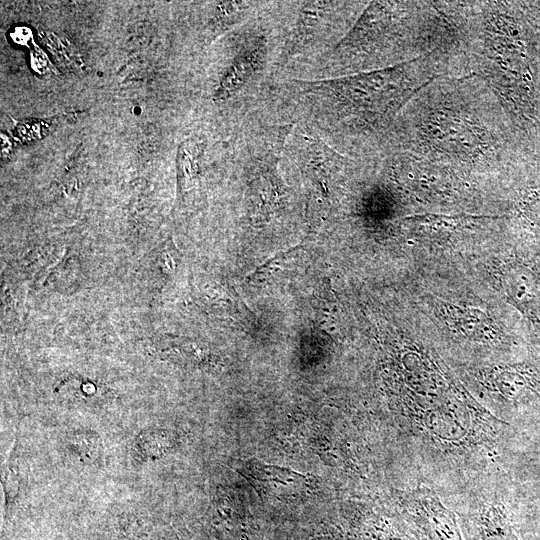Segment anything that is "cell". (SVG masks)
Segmentation results:
<instances>
[{
    "label": "cell",
    "mask_w": 540,
    "mask_h": 540,
    "mask_svg": "<svg viewBox=\"0 0 540 540\" xmlns=\"http://www.w3.org/2000/svg\"><path fill=\"white\" fill-rule=\"evenodd\" d=\"M262 57L263 48L260 43L245 49L225 72L215 92L214 99L223 101L240 90L260 66Z\"/></svg>",
    "instance_id": "10"
},
{
    "label": "cell",
    "mask_w": 540,
    "mask_h": 540,
    "mask_svg": "<svg viewBox=\"0 0 540 540\" xmlns=\"http://www.w3.org/2000/svg\"><path fill=\"white\" fill-rule=\"evenodd\" d=\"M503 287L510 302L540 328V270L536 265L515 261L503 273Z\"/></svg>",
    "instance_id": "7"
},
{
    "label": "cell",
    "mask_w": 540,
    "mask_h": 540,
    "mask_svg": "<svg viewBox=\"0 0 540 540\" xmlns=\"http://www.w3.org/2000/svg\"><path fill=\"white\" fill-rule=\"evenodd\" d=\"M311 540H327V538H326V537H322V538L315 537V538H313V539H311Z\"/></svg>",
    "instance_id": "16"
},
{
    "label": "cell",
    "mask_w": 540,
    "mask_h": 540,
    "mask_svg": "<svg viewBox=\"0 0 540 540\" xmlns=\"http://www.w3.org/2000/svg\"><path fill=\"white\" fill-rule=\"evenodd\" d=\"M420 13L421 1L371 2L334 52L356 65L379 57L391 66L419 58Z\"/></svg>",
    "instance_id": "4"
},
{
    "label": "cell",
    "mask_w": 540,
    "mask_h": 540,
    "mask_svg": "<svg viewBox=\"0 0 540 540\" xmlns=\"http://www.w3.org/2000/svg\"><path fill=\"white\" fill-rule=\"evenodd\" d=\"M497 375V388L510 402L525 403L539 393L540 380L535 370L529 366H511L498 372Z\"/></svg>",
    "instance_id": "9"
},
{
    "label": "cell",
    "mask_w": 540,
    "mask_h": 540,
    "mask_svg": "<svg viewBox=\"0 0 540 540\" xmlns=\"http://www.w3.org/2000/svg\"><path fill=\"white\" fill-rule=\"evenodd\" d=\"M200 144L195 140H187L179 146L178 171L183 187L188 186L197 175Z\"/></svg>",
    "instance_id": "12"
},
{
    "label": "cell",
    "mask_w": 540,
    "mask_h": 540,
    "mask_svg": "<svg viewBox=\"0 0 540 540\" xmlns=\"http://www.w3.org/2000/svg\"><path fill=\"white\" fill-rule=\"evenodd\" d=\"M261 157L251 185L253 217L258 222L269 218L278 208L280 200V179L277 173L278 152L269 150Z\"/></svg>",
    "instance_id": "8"
},
{
    "label": "cell",
    "mask_w": 540,
    "mask_h": 540,
    "mask_svg": "<svg viewBox=\"0 0 540 540\" xmlns=\"http://www.w3.org/2000/svg\"><path fill=\"white\" fill-rule=\"evenodd\" d=\"M531 17L535 19L531 22L537 24L540 27V9L537 10L535 13H531Z\"/></svg>",
    "instance_id": "15"
},
{
    "label": "cell",
    "mask_w": 540,
    "mask_h": 540,
    "mask_svg": "<svg viewBox=\"0 0 540 540\" xmlns=\"http://www.w3.org/2000/svg\"><path fill=\"white\" fill-rule=\"evenodd\" d=\"M252 7L253 3L248 1L220 2L216 7L214 24L220 29L235 25L246 16Z\"/></svg>",
    "instance_id": "13"
},
{
    "label": "cell",
    "mask_w": 540,
    "mask_h": 540,
    "mask_svg": "<svg viewBox=\"0 0 540 540\" xmlns=\"http://www.w3.org/2000/svg\"><path fill=\"white\" fill-rule=\"evenodd\" d=\"M477 529L479 540H520L505 508L501 505H491L479 514Z\"/></svg>",
    "instance_id": "11"
},
{
    "label": "cell",
    "mask_w": 540,
    "mask_h": 540,
    "mask_svg": "<svg viewBox=\"0 0 540 540\" xmlns=\"http://www.w3.org/2000/svg\"><path fill=\"white\" fill-rule=\"evenodd\" d=\"M404 510L424 540H464L454 513L428 487H418L403 501Z\"/></svg>",
    "instance_id": "5"
},
{
    "label": "cell",
    "mask_w": 540,
    "mask_h": 540,
    "mask_svg": "<svg viewBox=\"0 0 540 540\" xmlns=\"http://www.w3.org/2000/svg\"><path fill=\"white\" fill-rule=\"evenodd\" d=\"M438 76H442L439 65L424 56L377 70L302 83L307 92L327 100L360 128L381 130L394 126L409 100Z\"/></svg>",
    "instance_id": "3"
},
{
    "label": "cell",
    "mask_w": 540,
    "mask_h": 540,
    "mask_svg": "<svg viewBox=\"0 0 540 540\" xmlns=\"http://www.w3.org/2000/svg\"><path fill=\"white\" fill-rule=\"evenodd\" d=\"M394 126L395 151L459 173L496 168L512 151L507 117L474 73L435 77L409 100Z\"/></svg>",
    "instance_id": "1"
},
{
    "label": "cell",
    "mask_w": 540,
    "mask_h": 540,
    "mask_svg": "<svg viewBox=\"0 0 540 540\" xmlns=\"http://www.w3.org/2000/svg\"><path fill=\"white\" fill-rule=\"evenodd\" d=\"M519 205L521 216L535 232L540 234V190L526 194Z\"/></svg>",
    "instance_id": "14"
},
{
    "label": "cell",
    "mask_w": 540,
    "mask_h": 540,
    "mask_svg": "<svg viewBox=\"0 0 540 540\" xmlns=\"http://www.w3.org/2000/svg\"><path fill=\"white\" fill-rule=\"evenodd\" d=\"M517 5L482 1L471 73L494 94L513 134L540 132V93L530 37Z\"/></svg>",
    "instance_id": "2"
},
{
    "label": "cell",
    "mask_w": 540,
    "mask_h": 540,
    "mask_svg": "<svg viewBox=\"0 0 540 540\" xmlns=\"http://www.w3.org/2000/svg\"><path fill=\"white\" fill-rule=\"evenodd\" d=\"M236 469L262 497L278 500L295 498L309 487V480L303 474L255 459L239 462Z\"/></svg>",
    "instance_id": "6"
}]
</instances>
